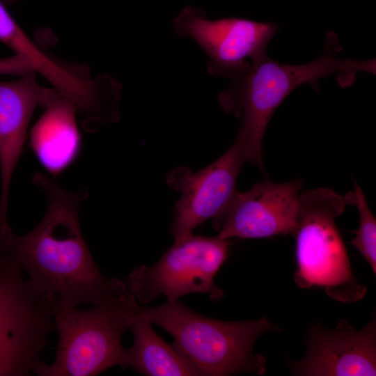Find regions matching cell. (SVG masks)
<instances>
[{"label": "cell", "instance_id": "cell-1", "mask_svg": "<svg viewBox=\"0 0 376 376\" xmlns=\"http://www.w3.org/2000/svg\"><path fill=\"white\" fill-rule=\"evenodd\" d=\"M32 180L45 196L46 211L31 231L14 234L13 245L33 285L68 307L95 305L128 290L124 281L101 272L85 242L79 210L87 191L64 189L40 172Z\"/></svg>", "mask_w": 376, "mask_h": 376}, {"label": "cell", "instance_id": "cell-2", "mask_svg": "<svg viewBox=\"0 0 376 376\" xmlns=\"http://www.w3.org/2000/svg\"><path fill=\"white\" fill-rule=\"evenodd\" d=\"M343 49L338 36L327 33L322 53L301 65L277 62L267 56L251 63L249 71L233 80L219 95L222 109L240 120L237 136L247 162L263 167L262 143L266 128L276 109L298 86L309 84L318 91L319 80L332 75L341 87L352 85L359 72L375 74V59L355 61L339 58Z\"/></svg>", "mask_w": 376, "mask_h": 376}, {"label": "cell", "instance_id": "cell-3", "mask_svg": "<svg viewBox=\"0 0 376 376\" xmlns=\"http://www.w3.org/2000/svg\"><path fill=\"white\" fill-rule=\"evenodd\" d=\"M139 311L173 338L172 346L200 376L263 375L266 360L253 348L263 334L279 329L266 318L225 321L204 316L179 299Z\"/></svg>", "mask_w": 376, "mask_h": 376}, {"label": "cell", "instance_id": "cell-4", "mask_svg": "<svg viewBox=\"0 0 376 376\" xmlns=\"http://www.w3.org/2000/svg\"><path fill=\"white\" fill-rule=\"evenodd\" d=\"M139 306L129 290L88 309L63 306L57 301L55 359L52 364L40 361L33 373L39 376H94L115 366L127 368L122 336Z\"/></svg>", "mask_w": 376, "mask_h": 376}, {"label": "cell", "instance_id": "cell-5", "mask_svg": "<svg viewBox=\"0 0 376 376\" xmlns=\"http://www.w3.org/2000/svg\"><path fill=\"white\" fill-rule=\"evenodd\" d=\"M344 198L332 189L318 188L298 198L294 279L301 288H322L343 302L361 299L366 288L353 274L347 252L336 224L345 207Z\"/></svg>", "mask_w": 376, "mask_h": 376}, {"label": "cell", "instance_id": "cell-6", "mask_svg": "<svg viewBox=\"0 0 376 376\" xmlns=\"http://www.w3.org/2000/svg\"><path fill=\"white\" fill-rule=\"evenodd\" d=\"M12 230L0 228V376H26L55 330L57 299L25 279Z\"/></svg>", "mask_w": 376, "mask_h": 376}, {"label": "cell", "instance_id": "cell-7", "mask_svg": "<svg viewBox=\"0 0 376 376\" xmlns=\"http://www.w3.org/2000/svg\"><path fill=\"white\" fill-rule=\"evenodd\" d=\"M230 242L219 237L193 234L174 241L153 265L135 267L124 281L137 301L146 304L160 295L168 301L195 292L209 295L217 301L222 290L214 276L228 257Z\"/></svg>", "mask_w": 376, "mask_h": 376}, {"label": "cell", "instance_id": "cell-8", "mask_svg": "<svg viewBox=\"0 0 376 376\" xmlns=\"http://www.w3.org/2000/svg\"><path fill=\"white\" fill-rule=\"evenodd\" d=\"M176 34L192 38L207 54L208 73L235 80L251 63L266 57L267 46L278 31L276 24L240 17L210 19L201 8L187 6L173 21Z\"/></svg>", "mask_w": 376, "mask_h": 376}, {"label": "cell", "instance_id": "cell-9", "mask_svg": "<svg viewBox=\"0 0 376 376\" xmlns=\"http://www.w3.org/2000/svg\"><path fill=\"white\" fill-rule=\"evenodd\" d=\"M246 162L242 143L236 138L222 155L203 169L194 172L178 166L167 173V185L181 194L171 225L174 241L193 234L199 225L224 211L237 192V180Z\"/></svg>", "mask_w": 376, "mask_h": 376}, {"label": "cell", "instance_id": "cell-10", "mask_svg": "<svg viewBox=\"0 0 376 376\" xmlns=\"http://www.w3.org/2000/svg\"><path fill=\"white\" fill-rule=\"evenodd\" d=\"M301 187V180H265L244 192L237 191L224 211L212 220L217 237L256 239L292 234Z\"/></svg>", "mask_w": 376, "mask_h": 376}, {"label": "cell", "instance_id": "cell-11", "mask_svg": "<svg viewBox=\"0 0 376 376\" xmlns=\"http://www.w3.org/2000/svg\"><path fill=\"white\" fill-rule=\"evenodd\" d=\"M306 344L304 357L290 363L294 375H376L375 316L361 329H357L345 319L333 329L320 324H313L306 336Z\"/></svg>", "mask_w": 376, "mask_h": 376}, {"label": "cell", "instance_id": "cell-12", "mask_svg": "<svg viewBox=\"0 0 376 376\" xmlns=\"http://www.w3.org/2000/svg\"><path fill=\"white\" fill-rule=\"evenodd\" d=\"M52 89L40 86L36 72L19 79L0 81V226L9 227V193L12 178L22 155L28 127L37 106Z\"/></svg>", "mask_w": 376, "mask_h": 376}, {"label": "cell", "instance_id": "cell-13", "mask_svg": "<svg viewBox=\"0 0 376 376\" xmlns=\"http://www.w3.org/2000/svg\"><path fill=\"white\" fill-rule=\"evenodd\" d=\"M45 111L33 127L30 146L42 166L56 176L71 166L81 149L75 104L53 89L42 104Z\"/></svg>", "mask_w": 376, "mask_h": 376}, {"label": "cell", "instance_id": "cell-14", "mask_svg": "<svg viewBox=\"0 0 376 376\" xmlns=\"http://www.w3.org/2000/svg\"><path fill=\"white\" fill-rule=\"evenodd\" d=\"M138 308L129 328L134 341L127 349V368L148 376L197 375L192 366L159 336L152 322Z\"/></svg>", "mask_w": 376, "mask_h": 376}, {"label": "cell", "instance_id": "cell-15", "mask_svg": "<svg viewBox=\"0 0 376 376\" xmlns=\"http://www.w3.org/2000/svg\"><path fill=\"white\" fill-rule=\"evenodd\" d=\"M345 204L354 205L359 214V226L352 246L361 253L376 274V219L370 210L365 196L358 185L344 198Z\"/></svg>", "mask_w": 376, "mask_h": 376}, {"label": "cell", "instance_id": "cell-16", "mask_svg": "<svg viewBox=\"0 0 376 376\" xmlns=\"http://www.w3.org/2000/svg\"><path fill=\"white\" fill-rule=\"evenodd\" d=\"M31 72L33 70L29 62L17 54L0 58V75L22 76Z\"/></svg>", "mask_w": 376, "mask_h": 376}, {"label": "cell", "instance_id": "cell-17", "mask_svg": "<svg viewBox=\"0 0 376 376\" xmlns=\"http://www.w3.org/2000/svg\"><path fill=\"white\" fill-rule=\"evenodd\" d=\"M2 3H3L4 4H11L13 3V2L16 1L17 0H0Z\"/></svg>", "mask_w": 376, "mask_h": 376}]
</instances>
